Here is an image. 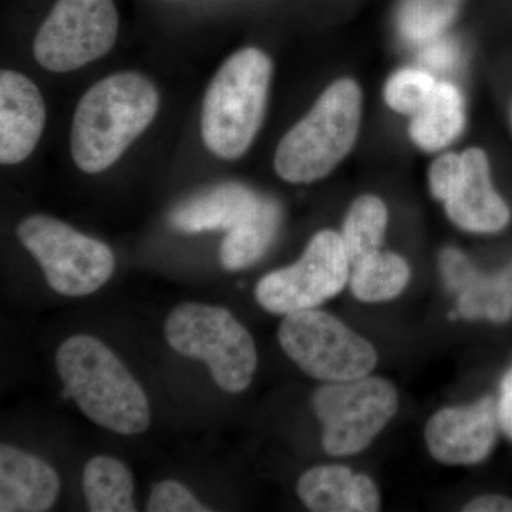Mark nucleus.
<instances>
[{
  "instance_id": "nucleus-1",
  "label": "nucleus",
  "mask_w": 512,
  "mask_h": 512,
  "mask_svg": "<svg viewBox=\"0 0 512 512\" xmlns=\"http://www.w3.org/2000/svg\"><path fill=\"white\" fill-rule=\"evenodd\" d=\"M160 96L140 73L111 74L93 84L74 111L72 157L87 174L111 167L156 117Z\"/></svg>"
},
{
  "instance_id": "nucleus-2",
  "label": "nucleus",
  "mask_w": 512,
  "mask_h": 512,
  "mask_svg": "<svg viewBox=\"0 0 512 512\" xmlns=\"http://www.w3.org/2000/svg\"><path fill=\"white\" fill-rule=\"evenodd\" d=\"M56 366L64 394L93 423L123 436L144 433L150 426L146 392L101 340L90 335L64 340Z\"/></svg>"
},
{
  "instance_id": "nucleus-3",
  "label": "nucleus",
  "mask_w": 512,
  "mask_h": 512,
  "mask_svg": "<svg viewBox=\"0 0 512 512\" xmlns=\"http://www.w3.org/2000/svg\"><path fill=\"white\" fill-rule=\"evenodd\" d=\"M271 59L256 47L234 53L208 86L202 101L201 136L215 156H244L262 126L271 87Z\"/></svg>"
},
{
  "instance_id": "nucleus-4",
  "label": "nucleus",
  "mask_w": 512,
  "mask_h": 512,
  "mask_svg": "<svg viewBox=\"0 0 512 512\" xmlns=\"http://www.w3.org/2000/svg\"><path fill=\"white\" fill-rule=\"evenodd\" d=\"M360 123L359 86L352 79L336 80L282 138L275 153L276 174L292 184L322 180L349 156Z\"/></svg>"
},
{
  "instance_id": "nucleus-5",
  "label": "nucleus",
  "mask_w": 512,
  "mask_h": 512,
  "mask_svg": "<svg viewBox=\"0 0 512 512\" xmlns=\"http://www.w3.org/2000/svg\"><path fill=\"white\" fill-rule=\"evenodd\" d=\"M165 339L180 355L204 362L225 392L241 393L251 384L258 366L255 342L227 309L178 305L165 322Z\"/></svg>"
},
{
  "instance_id": "nucleus-6",
  "label": "nucleus",
  "mask_w": 512,
  "mask_h": 512,
  "mask_svg": "<svg viewBox=\"0 0 512 512\" xmlns=\"http://www.w3.org/2000/svg\"><path fill=\"white\" fill-rule=\"evenodd\" d=\"M281 348L306 375L323 382L360 379L376 367L375 348L329 313H288L278 330Z\"/></svg>"
},
{
  "instance_id": "nucleus-7",
  "label": "nucleus",
  "mask_w": 512,
  "mask_h": 512,
  "mask_svg": "<svg viewBox=\"0 0 512 512\" xmlns=\"http://www.w3.org/2000/svg\"><path fill=\"white\" fill-rule=\"evenodd\" d=\"M16 234L42 266L50 288L64 296L99 291L116 268L106 244L56 218L32 215L20 222Z\"/></svg>"
},
{
  "instance_id": "nucleus-8",
  "label": "nucleus",
  "mask_w": 512,
  "mask_h": 512,
  "mask_svg": "<svg viewBox=\"0 0 512 512\" xmlns=\"http://www.w3.org/2000/svg\"><path fill=\"white\" fill-rule=\"evenodd\" d=\"M399 407L396 387L382 377L333 382L313 394V409L322 421V444L332 457L365 450Z\"/></svg>"
},
{
  "instance_id": "nucleus-9",
  "label": "nucleus",
  "mask_w": 512,
  "mask_h": 512,
  "mask_svg": "<svg viewBox=\"0 0 512 512\" xmlns=\"http://www.w3.org/2000/svg\"><path fill=\"white\" fill-rule=\"evenodd\" d=\"M117 36L114 0H57L37 32L33 55L49 72H72L107 55Z\"/></svg>"
},
{
  "instance_id": "nucleus-10",
  "label": "nucleus",
  "mask_w": 512,
  "mask_h": 512,
  "mask_svg": "<svg viewBox=\"0 0 512 512\" xmlns=\"http://www.w3.org/2000/svg\"><path fill=\"white\" fill-rule=\"evenodd\" d=\"M350 264L340 234L320 231L298 262L265 275L255 288V298L275 315L315 309L335 298L348 284Z\"/></svg>"
},
{
  "instance_id": "nucleus-11",
  "label": "nucleus",
  "mask_w": 512,
  "mask_h": 512,
  "mask_svg": "<svg viewBox=\"0 0 512 512\" xmlns=\"http://www.w3.org/2000/svg\"><path fill=\"white\" fill-rule=\"evenodd\" d=\"M495 404L485 397L473 406L447 407L431 417L426 443L431 456L448 466H470L485 460L497 439Z\"/></svg>"
},
{
  "instance_id": "nucleus-12",
  "label": "nucleus",
  "mask_w": 512,
  "mask_h": 512,
  "mask_svg": "<svg viewBox=\"0 0 512 512\" xmlns=\"http://www.w3.org/2000/svg\"><path fill=\"white\" fill-rule=\"evenodd\" d=\"M461 156L463 173L444 201L448 218L458 228L474 234L503 231L510 224L511 210L495 191L487 154L473 147Z\"/></svg>"
},
{
  "instance_id": "nucleus-13",
  "label": "nucleus",
  "mask_w": 512,
  "mask_h": 512,
  "mask_svg": "<svg viewBox=\"0 0 512 512\" xmlns=\"http://www.w3.org/2000/svg\"><path fill=\"white\" fill-rule=\"evenodd\" d=\"M46 123L42 94L22 73H0V161L22 163L35 151Z\"/></svg>"
},
{
  "instance_id": "nucleus-14",
  "label": "nucleus",
  "mask_w": 512,
  "mask_h": 512,
  "mask_svg": "<svg viewBox=\"0 0 512 512\" xmlns=\"http://www.w3.org/2000/svg\"><path fill=\"white\" fill-rule=\"evenodd\" d=\"M440 262L448 288L460 295L461 315L468 319L488 318L493 322L512 318V264L498 274L481 275L466 256L454 248L444 249Z\"/></svg>"
},
{
  "instance_id": "nucleus-15",
  "label": "nucleus",
  "mask_w": 512,
  "mask_h": 512,
  "mask_svg": "<svg viewBox=\"0 0 512 512\" xmlns=\"http://www.w3.org/2000/svg\"><path fill=\"white\" fill-rule=\"evenodd\" d=\"M60 480L42 458L8 444L0 447V511L43 512L55 505Z\"/></svg>"
},
{
  "instance_id": "nucleus-16",
  "label": "nucleus",
  "mask_w": 512,
  "mask_h": 512,
  "mask_svg": "<svg viewBox=\"0 0 512 512\" xmlns=\"http://www.w3.org/2000/svg\"><path fill=\"white\" fill-rule=\"evenodd\" d=\"M298 495L315 512L380 510V493L372 478L345 466H319L306 471L299 478Z\"/></svg>"
},
{
  "instance_id": "nucleus-17",
  "label": "nucleus",
  "mask_w": 512,
  "mask_h": 512,
  "mask_svg": "<svg viewBox=\"0 0 512 512\" xmlns=\"http://www.w3.org/2000/svg\"><path fill=\"white\" fill-rule=\"evenodd\" d=\"M259 198L242 184L217 185L178 205L170 214V224L185 234L229 231L254 210Z\"/></svg>"
},
{
  "instance_id": "nucleus-18",
  "label": "nucleus",
  "mask_w": 512,
  "mask_h": 512,
  "mask_svg": "<svg viewBox=\"0 0 512 512\" xmlns=\"http://www.w3.org/2000/svg\"><path fill=\"white\" fill-rule=\"evenodd\" d=\"M466 124L464 100L454 84L441 82L412 117L409 136L420 150L436 153L453 144Z\"/></svg>"
},
{
  "instance_id": "nucleus-19",
  "label": "nucleus",
  "mask_w": 512,
  "mask_h": 512,
  "mask_svg": "<svg viewBox=\"0 0 512 512\" xmlns=\"http://www.w3.org/2000/svg\"><path fill=\"white\" fill-rule=\"evenodd\" d=\"M281 224V208L271 198L261 197L247 217L229 229L222 241L220 261L227 271L249 268L264 256Z\"/></svg>"
},
{
  "instance_id": "nucleus-20",
  "label": "nucleus",
  "mask_w": 512,
  "mask_h": 512,
  "mask_svg": "<svg viewBox=\"0 0 512 512\" xmlns=\"http://www.w3.org/2000/svg\"><path fill=\"white\" fill-rule=\"evenodd\" d=\"M83 493L92 512H134V480L126 464L93 457L84 467Z\"/></svg>"
},
{
  "instance_id": "nucleus-21",
  "label": "nucleus",
  "mask_w": 512,
  "mask_h": 512,
  "mask_svg": "<svg viewBox=\"0 0 512 512\" xmlns=\"http://www.w3.org/2000/svg\"><path fill=\"white\" fill-rule=\"evenodd\" d=\"M350 268V289L362 302L392 301L409 284V264L394 252L377 251Z\"/></svg>"
},
{
  "instance_id": "nucleus-22",
  "label": "nucleus",
  "mask_w": 512,
  "mask_h": 512,
  "mask_svg": "<svg viewBox=\"0 0 512 512\" xmlns=\"http://www.w3.org/2000/svg\"><path fill=\"white\" fill-rule=\"evenodd\" d=\"M387 221L386 204L376 195H363L353 202L340 234L350 266L380 251Z\"/></svg>"
},
{
  "instance_id": "nucleus-23",
  "label": "nucleus",
  "mask_w": 512,
  "mask_h": 512,
  "mask_svg": "<svg viewBox=\"0 0 512 512\" xmlns=\"http://www.w3.org/2000/svg\"><path fill=\"white\" fill-rule=\"evenodd\" d=\"M463 0H403L397 25L404 39L413 43L439 37L454 22Z\"/></svg>"
},
{
  "instance_id": "nucleus-24",
  "label": "nucleus",
  "mask_w": 512,
  "mask_h": 512,
  "mask_svg": "<svg viewBox=\"0 0 512 512\" xmlns=\"http://www.w3.org/2000/svg\"><path fill=\"white\" fill-rule=\"evenodd\" d=\"M436 79L426 70L404 67L384 86V101L396 113L413 117L436 90Z\"/></svg>"
},
{
  "instance_id": "nucleus-25",
  "label": "nucleus",
  "mask_w": 512,
  "mask_h": 512,
  "mask_svg": "<svg viewBox=\"0 0 512 512\" xmlns=\"http://www.w3.org/2000/svg\"><path fill=\"white\" fill-rule=\"evenodd\" d=\"M147 511L150 512H208L210 508L204 507L177 481H161L153 485L148 498Z\"/></svg>"
},
{
  "instance_id": "nucleus-26",
  "label": "nucleus",
  "mask_w": 512,
  "mask_h": 512,
  "mask_svg": "<svg viewBox=\"0 0 512 512\" xmlns=\"http://www.w3.org/2000/svg\"><path fill=\"white\" fill-rule=\"evenodd\" d=\"M497 417L504 433L512 440V370L504 377L503 384H501V397L497 407Z\"/></svg>"
},
{
  "instance_id": "nucleus-27",
  "label": "nucleus",
  "mask_w": 512,
  "mask_h": 512,
  "mask_svg": "<svg viewBox=\"0 0 512 512\" xmlns=\"http://www.w3.org/2000/svg\"><path fill=\"white\" fill-rule=\"evenodd\" d=\"M466 512H512L511 498L504 495H483L464 507Z\"/></svg>"
},
{
  "instance_id": "nucleus-28",
  "label": "nucleus",
  "mask_w": 512,
  "mask_h": 512,
  "mask_svg": "<svg viewBox=\"0 0 512 512\" xmlns=\"http://www.w3.org/2000/svg\"><path fill=\"white\" fill-rule=\"evenodd\" d=\"M510 126H511V131H512V106H511V111H510Z\"/></svg>"
}]
</instances>
